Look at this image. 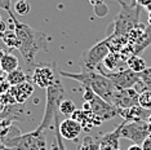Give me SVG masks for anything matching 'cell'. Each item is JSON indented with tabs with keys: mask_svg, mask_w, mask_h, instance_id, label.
Wrapping results in <instances>:
<instances>
[{
	"mask_svg": "<svg viewBox=\"0 0 151 150\" xmlns=\"http://www.w3.org/2000/svg\"><path fill=\"white\" fill-rule=\"evenodd\" d=\"M9 13V21L13 22V30H14L17 39H18V50L21 52L23 60L29 66L35 62L36 54L40 50H48V38L45 32L37 31L32 29L27 23L19 22L13 14V12Z\"/></svg>",
	"mask_w": 151,
	"mask_h": 150,
	"instance_id": "obj_1",
	"label": "cell"
},
{
	"mask_svg": "<svg viewBox=\"0 0 151 150\" xmlns=\"http://www.w3.org/2000/svg\"><path fill=\"white\" fill-rule=\"evenodd\" d=\"M58 74L63 78L67 79H73L79 81L80 84H83V87L91 88L96 94H98L99 97H102L104 100L111 104V98L112 94L116 88L114 87V84L110 81V79L105 76L104 74H101L97 70H87V69H81L80 73H68V71L60 70Z\"/></svg>",
	"mask_w": 151,
	"mask_h": 150,
	"instance_id": "obj_2",
	"label": "cell"
},
{
	"mask_svg": "<svg viewBox=\"0 0 151 150\" xmlns=\"http://www.w3.org/2000/svg\"><path fill=\"white\" fill-rule=\"evenodd\" d=\"M120 5V12L115 17L111 27H109V35H128L129 31L139 23V12L141 6L136 3L127 4L123 0H116Z\"/></svg>",
	"mask_w": 151,
	"mask_h": 150,
	"instance_id": "obj_3",
	"label": "cell"
},
{
	"mask_svg": "<svg viewBox=\"0 0 151 150\" xmlns=\"http://www.w3.org/2000/svg\"><path fill=\"white\" fill-rule=\"evenodd\" d=\"M14 128L16 127H13L11 133L3 138V142L8 150H47V141L43 132L35 129L32 132L19 135L17 131L14 135Z\"/></svg>",
	"mask_w": 151,
	"mask_h": 150,
	"instance_id": "obj_4",
	"label": "cell"
},
{
	"mask_svg": "<svg viewBox=\"0 0 151 150\" xmlns=\"http://www.w3.org/2000/svg\"><path fill=\"white\" fill-rule=\"evenodd\" d=\"M65 100V88L60 79H56V81L50 87L47 88V104H45V111H44L42 122L37 125V131L44 132L45 129L52 128V124L54 119L57 118V114L60 111V105Z\"/></svg>",
	"mask_w": 151,
	"mask_h": 150,
	"instance_id": "obj_5",
	"label": "cell"
},
{
	"mask_svg": "<svg viewBox=\"0 0 151 150\" xmlns=\"http://www.w3.org/2000/svg\"><path fill=\"white\" fill-rule=\"evenodd\" d=\"M99 71L101 74H104L107 79H110L114 87L116 89H128V88H133L136 86V83L141 79V75L138 73H134L130 69H125V70H119V71H106L102 65L96 69Z\"/></svg>",
	"mask_w": 151,
	"mask_h": 150,
	"instance_id": "obj_6",
	"label": "cell"
},
{
	"mask_svg": "<svg viewBox=\"0 0 151 150\" xmlns=\"http://www.w3.org/2000/svg\"><path fill=\"white\" fill-rule=\"evenodd\" d=\"M110 53L109 42L107 39L101 40L97 44H94L92 48L85 50L81 56V69L87 70H96L97 67L104 62V60Z\"/></svg>",
	"mask_w": 151,
	"mask_h": 150,
	"instance_id": "obj_7",
	"label": "cell"
},
{
	"mask_svg": "<svg viewBox=\"0 0 151 150\" xmlns=\"http://www.w3.org/2000/svg\"><path fill=\"white\" fill-rule=\"evenodd\" d=\"M83 109L84 110H92L102 122L119 117V109L115 107L114 105L107 102L106 100H104L102 97H99L98 94H94L91 101L88 102L84 101Z\"/></svg>",
	"mask_w": 151,
	"mask_h": 150,
	"instance_id": "obj_8",
	"label": "cell"
},
{
	"mask_svg": "<svg viewBox=\"0 0 151 150\" xmlns=\"http://www.w3.org/2000/svg\"><path fill=\"white\" fill-rule=\"evenodd\" d=\"M151 135V128L146 122H123L122 128V136L123 138L130 140L134 144L142 145V142Z\"/></svg>",
	"mask_w": 151,
	"mask_h": 150,
	"instance_id": "obj_9",
	"label": "cell"
},
{
	"mask_svg": "<svg viewBox=\"0 0 151 150\" xmlns=\"http://www.w3.org/2000/svg\"><path fill=\"white\" fill-rule=\"evenodd\" d=\"M138 92L134 88H128V89H115L111 98V104L115 107L120 109H129L136 105H138Z\"/></svg>",
	"mask_w": 151,
	"mask_h": 150,
	"instance_id": "obj_10",
	"label": "cell"
},
{
	"mask_svg": "<svg viewBox=\"0 0 151 150\" xmlns=\"http://www.w3.org/2000/svg\"><path fill=\"white\" fill-rule=\"evenodd\" d=\"M57 78L58 76L54 73V67L50 65H39L34 69L31 75L32 83L40 88H45V89L52 86Z\"/></svg>",
	"mask_w": 151,
	"mask_h": 150,
	"instance_id": "obj_11",
	"label": "cell"
},
{
	"mask_svg": "<svg viewBox=\"0 0 151 150\" xmlns=\"http://www.w3.org/2000/svg\"><path fill=\"white\" fill-rule=\"evenodd\" d=\"M54 123L58 127V132L62 136L63 140H76L80 136L83 127L78 120H75L73 118H67L62 120L61 123H58V117L54 119Z\"/></svg>",
	"mask_w": 151,
	"mask_h": 150,
	"instance_id": "obj_12",
	"label": "cell"
},
{
	"mask_svg": "<svg viewBox=\"0 0 151 150\" xmlns=\"http://www.w3.org/2000/svg\"><path fill=\"white\" fill-rule=\"evenodd\" d=\"M119 115L125 122H146L149 117H151V110L141 107L139 105H136L129 109H119Z\"/></svg>",
	"mask_w": 151,
	"mask_h": 150,
	"instance_id": "obj_13",
	"label": "cell"
},
{
	"mask_svg": "<svg viewBox=\"0 0 151 150\" xmlns=\"http://www.w3.org/2000/svg\"><path fill=\"white\" fill-rule=\"evenodd\" d=\"M9 92L13 94V98H14V101L17 104H25L34 94V84L30 80H27L22 84L11 87Z\"/></svg>",
	"mask_w": 151,
	"mask_h": 150,
	"instance_id": "obj_14",
	"label": "cell"
},
{
	"mask_svg": "<svg viewBox=\"0 0 151 150\" xmlns=\"http://www.w3.org/2000/svg\"><path fill=\"white\" fill-rule=\"evenodd\" d=\"M122 128H123V123L118 125L112 132L104 135L101 138V148L99 150H116L120 148V133H122Z\"/></svg>",
	"mask_w": 151,
	"mask_h": 150,
	"instance_id": "obj_15",
	"label": "cell"
},
{
	"mask_svg": "<svg viewBox=\"0 0 151 150\" xmlns=\"http://www.w3.org/2000/svg\"><path fill=\"white\" fill-rule=\"evenodd\" d=\"M150 45H151V25H147L145 27V31H143L141 39L133 47L132 45L130 47L133 48V53H134L136 56H139V54Z\"/></svg>",
	"mask_w": 151,
	"mask_h": 150,
	"instance_id": "obj_16",
	"label": "cell"
},
{
	"mask_svg": "<svg viewBox=\"0 0 151 150\" xmlns=\"http://www.w3.org/2000/svg\"><path fill=\"white\" fill-rule=\"evenodd\" d=\"M122 62H125L124 60L122 58V56H120L119 53H112L110 52L107 54V57L104 60V62H102V67H104L105 70H109V71H119L120 70V66H122Z\"/></svg>",
	"mask_w": 151,
	"mask_h": 150,
	"instance_id": "obj_17",
	"label": "cell"
},
{
	"mask_svg": "<svg viewBox=\"0 0 151 150\" xmlns=\"http://www.w3.org/2000/svg\"><path fill=\"white\" fill-rule=\"evenodd\" d=\"M0 66H1V70L4 71V73L9 74V73H12V71L18 69V66H19L18 58H17L14 54L6 52L4 56H3V58L0 60Z\"/></svg>",
	"mask_w": 151,
	"mask_h": 150,
	"instance_id": "obj_18",
	"label": "cell"
},
{
	"mask_svg": "<svg viewBox=\"0 0 151 150\" xmlns=\"http://www.w3.org/2000/svg\"><path fill=\"white\" fill-rule=\"evenodd\" d=\"M27 80H29V76H27L25 71L21 70V69H17V70L12 71V73H9L8 75H6V81L11 84V87L22 84Z\"/></svg>",
	"mask_w": 151,
	"mask_h": 150,
	"instance_id": "obj_19",
	"label": "cell"
},
{
	"mask_svg": "<svg viewBox=\"0 0 151 150\" xmlns=\"http://www.w3.org/2000/svg\"><path fill=\"white\" fill-rule=\"evenodd\" d=\"M127 65H128V69L133 70L134 73H138V74H141L142 71H145L147 69V65L145 62V60H143L141 56H136V54L127 60Z\"/></svg>",
	"mask_w": 151,
	"mask_h": 150,
	"instance_id": "obj_20",
	"label": "cell"
},
{
	"mask_svg": "<svg viewBox=\"0 0 151 150\" xmlns=\"http://www.w3.org/2000/svg\"><path fill=\"white\" fill-rule=\"evenodd\" d=\"M0 38H1L3 43H4L9 49H18V39H17V35L13 29L5 30L4 32L0 34Z\"/></svg>",
	"mask_w": 151,
	"mask_h": 150,
	"instance_id": "obj_21",
	"label": "cell"
},
{
	"mask_svg": "<svg viewBox=\"0 0 151 150\" xmlns=\"http://www.w3.org/2000/svg\"><path fill=\"white\" fill-rule=\"evenodd\" d=\"M101 148V140L92 137V136H87L81 145L79 146V150H99Z\"/></svg>",
	"mask_w": 151,
	"mask_h": 150,
	"instance_id": "obj_22",
	"label": "cell"
},
{
	"mask_svg": "<svg viewBox=\"0 0 151 150\" xmlns=\"http://www.w3.org/2000/svg\"><path fill=\"white\" fill-rule=\"evenodd\" d=\"M75 110H76V105L74 104V101L71 100H65L61 102L60 105V112L62 115H65V117H71V115L75 112Z\"/></svg>",
	"mask_w": 151,
	"mask_h": 150,
	"instance_id": "obj_23",
	"label": "cell"
},
{
	"mask_svg": "<svg viewBox=\"0 0 151 150\" xmlns=\"http://www.w3.org/2000/svg\"><path fill=\"white\" fill-rule=\"evenodd\" d=\"M13 128V120L11 118H1L0 119V138H5L11 133Z\"/></svg>",
	"mask_w": 151,
	"mask_h": 150,
	"instance_id": "obj_24",
	"label": "cell"
},
{
	"mask_svg": "<svg viewBox=\"0 0 151 150\" xmlns=\"http://www.w3.org/2000/svg\"><path fill=\"white\" fill-rule=\"evenodd\" d=\"M14 11L18 16H26L31 12V5L27 0H18L14 4Z\"/></svg>",
	"mask_w": 151,
	"mask_h": 150,
	"instance_id": "obj_25",
	"label": "cell"
},
{
	"mask_svg": "<svg viewBox=\"0 0 151 150\" xmlns=\"http://www.w3.org/2000/svg\"><path fill=\"white\" fill-rule=\"evenodd\" d=\"M138 105L143 109L151 110V89H146L138 94Z\"/></svg>",
	"mask_w": 151,
	"mask_h": 150,
	"instance_id": "obj_26",
	"label": "cell"
},
{
	"mask_svg": "<svg viewBox=\"0 0 151 150\" xmlns=\"http://www.w3.org/2000/svg\"><path fill=\"white\" fill-rule=\"evenodd\" d=\"M141 75V80L146 84L147 89H151V67H147L145 71L139 74Z\"/></svg>",
	"mask_w": 151,
	"mask_h": 150,
	"instance_id": "obj_27",
	"label": "cell"
},
{
	"mask_svg": "<svg viewBox=\"0 0 151 150\" xmlns=\"http://www.w3.org/2000/svg\"><path fill=\"white\" fill-rule=\"evenodd\" d=\"M93 9H94V13H96V16L97 17H106L107 16V13H109V6L105 4H99V5H96L93 6Z\"/></svg>",
	"mask_w": 151,
	"mask_h": 150,
	"instance_id": "obj_28",
	"label": "cell"
},
{
	"mask_svg": "<svg viewBox=\"0 0 151 150\" xmlns=\"http://www.w3.org/2000/svg\"><path fill=\"white\" fill-rule=\"evenodd\" d=\"M11 5H12V0H0V9L6 12H11Z\"/></svg>",
	"mask_w": 151,
	"mask_h": 150,
	"instance_id": "obj_29",
	"label": "cell"
},
{
	"mask_svg": "<svg viewBox=\"0 0 151 150\" xmlns=\"http://www.w3.org/2000/svg\"><path fill=\"white\" fill-rule=\"evenodd\" d=\"M141 146H142L143 150H151V135L142 142V145H141Z\"/></svg>",
	"mask_w": 151,
	"mask_h": 150,
	"instance_id": "obj_30",
	"label": "cell"
},
{
	"mask_svg": "<svg viewBox=\"0 0 151 150\" xmlns=\"http://www.w3.org/2000/svg\"><path fill=\"white\" fill-rule=\"evenodd\" d=\"M134 3L137 5H139L141 8H142V6H143V8H146V6L151 3V0H134Z\"/></svg>",
	"mask_w": 151,
	"mask_h": 150,
	"instance_id": "obj_31",
	"label": "cell"
},
{
	"mask_svg": "<svg viewBox=\"0 0 151 150\" xmlns=\"http://www.w3.org/2000/svg\"><path fill=\"white\" fill-rule=\"evenodd\" d=\"M6 30V23L4 22V19L1 18V16H0V34L4 32Z\"/></svg>",
	"mask_w": 151,
	"mask_h": 150,
	"instance_id": "obj_32",
	"label": "cell"
},
{
	"mask_svg": "<svg viewBox=\"0 0 151 150\" xmlns=\"http://www.w3.org/2000/svg\"><path fill=\"white\" fill-rule=\"evenodd\" d=\"M88 1L91 3L93 6H96V5H99V4H104L105 0H88Z\"/></svg>",
	"mask_w": 151,
	"mask_h": 150,
	"instance_id": "obj_33",
	"label": "cell"
},
{
	"mask_svg": "<svg viewBox=\"0 0 151 150\" xmlns=\"http://www.w3.org/2000/svg\"><path fill=\"white\" fill-rule=\"evenodd\" d=\"M128 150H143V149H142V146L138 145V144H133V145L129 146Z\"/></svg>",
	"mask_w": 151,
	"mask_h": 150,
	"instance_id": "obj_34",
	"label": "cell"
},
{
	"mask_svg": "<svg viewBox=\"0 0 151 150\" xmlns=\"http://www.w3.org/2000/svg\"><path fill=\"white\" fill-rule=\"evenodd\" d=\"M0 150H8V149H6V146L4 145V142H3L1 138H0Z\"/></svg>",
	"mask_w": 151,
	"mask_h": 150,
	"instance_id": "obj_35",
	"label": "cell"
},
{
	"mask_svg": "<svg viewBox=\"0 0 151 150\" xmlns=\"http://www.w3.org/2000/svg\"><path fill=\"white\" fill-rule=\"evenodd\" d=\"M5 53H6V52H4V50H3V49H0V60L3 58V56H4Z\"/></svg>",
	"mask_w": 151,
	"mask_h": 150,
	"instance_id": "obj_36",
	"label": "cell"
},
{
	"mask_svg": "<svg viewBox=\"0 0 151 150\" xmlns=\"http://www.w3.org/2000/svg\"><path fill=\"white\" fill-rule=\"evenodd\" d=\"M146 9H147V12H151V3H150V4L147 5V6H146Z\"/></svg>",
	"mask_w": 151,
	"mask_h": 150,
	"instance_id": "obj_37",
	"label": "cell"
},
{
	"mask_svg": "<svg viewBox=\"0 0 151 150\" xmlns=\"http://www.w3.org/2000/svg\"><path fill=\"white\" fill-rule=\"evenodd\" d=\"M149 25H151V12H149Z\"/></svg>",
	"mask_w": 151,
	"mask_h": 150,
	"instance_id": "obj_38",
	"label": "cell"
},
{
	"mask_svg": "<svg viewBox=\"0 0 151 150\" xmlns=\"http://www.w3.org/2000/svg\"><path fill=\"white\" fill-rule=\"evenodd\" d=\"M1 71H3V70H1V66H0V73H1Z\"/></svg>",
	"mask_w": 151,
	"mask_h": 150,
	"instance_id": "obj_39",
	"label": "cell"
},
{
	"mask_svg": "<svg viewBox=\"0 0 151 150\" xmlns=\"http://www.w3.org/2000/svg\"><path fill=\"white\" fill-rule=\"evenodd\" d=\"M116 150H120V148H119V149H116Z\"/></svg>",
	"mask_w": 151,
	"mask_h": 150,
	"instance_id": "obj_40",
	"label": "cell"
}]
</instances>
